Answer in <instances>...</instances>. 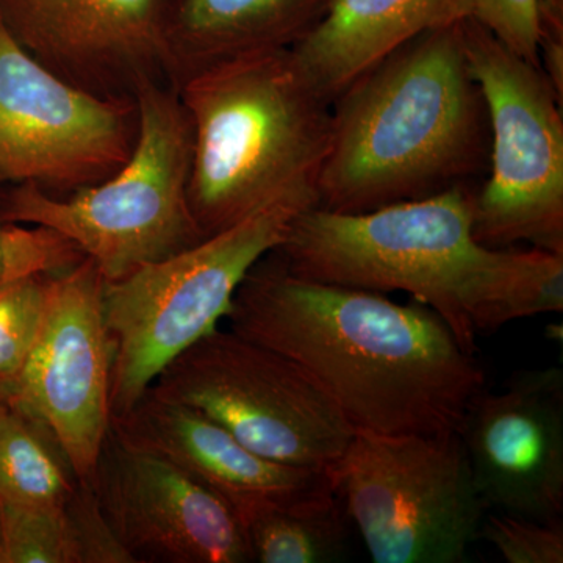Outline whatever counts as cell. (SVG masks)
I'll use <instances>...</instances> for the list:
<instances>
[{"label": "cell", "mask_w": 563, "mask_h": 563, "mask_svg": "<svg viewBox=\"0 0 563 563\" xmlns=\"http://www.w3.org/2000/svg\"><path fill=\"white\" fill-rule=\"evenodd\" d=\"M231 329L296 363L355 432L461 431L485 369L424 303L295 276L274 252L244 277Z\"/></svg>", "instance_id": "obj_1"}, {"label": "cell", "mask_w": 563, "mask_h": 563, "mask_svg": "<svg viewBox=\"0 0 563 563\" xmlns=\"http://www.w3.org/2000/svg\"><path fill=\"white\" fill-rule=\"evenodd\" d=\"M474 188L361 214L309 207L273 251L303 279L376 292L404 291L453 331L463 350L525 318L563 310V255L488 247L473 235Z\"/></svg>", "instance_id": "obj_2"}, {"label": "cell", "mask_w": 563, "mask_h": 563, "mask_svg": "<svg viewBox=\"0 0 563 563\" xmlns=\"http://www.w3.org/2000/svg\"><path fill=\"white\" fill-rule=\"evenodd\" d=\"M465 21L410 40L333 99L314 207L366 213L470 184L487 168L490 128Z\"/></svg>", "instance_id": "obj_3"}, {"label": "cell", "mask_w": 563, "mask_h": 563, "mask_svg": "<svg viewBox=\"0 0 563 563\" xmlns=\"http://www.w3.org/2000/svg\"><path fill=\"white\" fill-rule=\"evenodd\" d=\"M188 201L203 236L291 195L317 198L331 143L332 102L290 49L257 51L187 74Z\"/></svg>", "instance_id": "obj_4"}, {"label": "cell", "mask_w": 563, "mask_h": 563, "mask_svg": "<svg viewBox=\"0 0 563 563\" xmlns=\"http://www.w3.org/2000/svg\"><path fill=\"white\" fill-rule=\"evenodd\" d=\"M133 84L139 129L131 157L113 176L68 198L31 184L0 198V222L60 233L109 284L206 239L188 201L191 128L179 96L146 74Z\"/></svg>", "instance_id": "obj_5"}, {"label": "cell", "mask_w": 563, "mask_h": 563, "mask_svg": "<svg viewBox=\"0 0 563 563\" xmlns=\"http://www.w3.org/2000/svg\"><path fill=\"white\" fill-rule=\"evenodd\" d=\"M313 206L309 192L287 196L172 257L106 282L111 417L132 410L174 358L218 329L247 273L279 247L292 218Z\"/></svg>", "instance_id": "obj_6"}, {"label": "cell", "mask_w": 563, "mask_h": 563, "mask_svg": "<svg viewBox=\"0 0 563 563\" xmlns=\"http://www.w3.org/2000/svg\"><path fill=\"white\" fill-rule=\"evenodd\" d=\"M463 36L490 128V176L474 190V239L563 255V98L539 65L473 18Z\"/></svg>", "instance_id": "obj_7"}, {"label": "cell", "mask_w": 563, "mask_h": 563, "mask_svg": "<svg viewBox=\"0 0 563 563\" xmlns=\"http://www.w3.org/2000/svg\"><path fill=\"white\" fill-rule=\"evenodd\" d=\"M374 563H463L487 507L461 433L355 432L332 473Z\"/></svg>", "instance_id": "obj_8"}, {"label": "cell", "mask_w": 563, "mask_h": 563, "mask_svg": "<svg viewBox=\"0 0 563 563\" xmlns=\"http://www.w3.org/2000/svg\"><path fill=\"white\" fill-rule=\"evenodd\" d=\"M152 395L191 407L268 461L332 474L354 429L279 352L214 329L155 379Z\"/></svg>", "instance_id": "obj_9"}, {"label": "cell", "mask_w": 563, "mask_h": 563, "mask_svg": "<svg viewBox=\"0 0 563 563\" xmlns=\"http://www.w3.org/2000/svg\"><path fill=\"white\" fill-rule=\"evenodd\" d=\"M135 114L47 68L0 18V188L76 191L109 179L131 157Z\"/></svg>", "instance_id": "obj_10"}, {"label": "cell", "mask_w": 563, "mask_h": 563, "mask_svg": "<svg viewBox=\"0 0 563 563\" xmlns=\"http://www.w3.org/2000/svg\"><path fill=\"white\" fill-rule=\"evenodd\" d=\"M103 288L90 257L52 276L38 340L5 396L54 437L79 484L91 483L113 418Z\"/></svg>", "instance_id": "obj_11"}, {"label": "cell", "mask_w": 563, "mask_h": 563, "mask_svg": "<svg viewBox=\"0 0 563 563\" xmlns=\"http://www.w3.org/2000/svg\"><path fill=\"white\" fill-rule=\"evenodd\" d=\"M90 485L139 563L252 562L243 521L221 496L113 429Z\"/></svg>", "instance_id": "obj_12"}, {"label": "cell", "mask_w": 563, "mask_h": 563, "mask_svg": "<svg viewBox=\"0 0 563 563\" xmlns=\"http://www.w3.org/2000/svg\"><path fill=\"white\" fill-rule=\"evenodd\" d=\"M461 439L487 510L562 521L563 372L521 369L473 399Z\"/></svg>", "instance_id": "obj_13"}, {"label": "cell", "mask_w": 563, "mask_h": 563, "mask_svg": "<svg viewBox=\"0 0 563 563\" xmlns=\"http://www.w3.org/2000/svg\"><path fill=\"white\" fill-rule=\"evenodd\" d=\"M121 439L168 459L221 496L240 520L336 492L332 474L268 461L206 415L147 391L111 420Z\"/></svg>", "instance_id": "obj_14"}, {"label": "cell", "mask_w": 563, "mask_h": 563, "mask_svg": "<svg viewBox=\"0 0 563 563\" xmlns=\"http://www.w3.org/2000/svg\"><path fill=\"white\" fill-rule=\"evenodd\" d=\"M168 0H0V18L33 57L65 77L129 73L168 58Z\"/></svg>", "instance_id": "obj_15"}, {"label": "cell", "mask_w": 563, "mask_h": 563, "mask_svg": "<svg viewBox=\"0 0 563 563\" xmlns=\"http://www.w3.org/2000/svg\"><path fill=\"white\" fill-rule=\"evenodd\" d=\"M472 16L473 0H331L290 51L307 79L332 102L410 40Z\"/></svg>", "instance_id": "obj_16"}, {"label": "cell", "mask_w": 563, "mask_h": 563, "mask_svg": "<svg viewBox=\"0 0 563 563\" xmlns=\"http://www.w3.org/2000/svg\"><path fill=\"white\" fill-rule=\"evenodd\" d=\"M331 0H168V58L187 74L257 51L291 49Z\"/></svg>", "instance_id": "obj_17"}, {"label": "cell", "mask_w": 563, "mask_h": 563, "mask_svg": "<svg viewBox=\"0 0 563 563\" xmlns=\"http://www.w3.org/2000/svg\"><path fill=\"white\" fill-rule=\"evenodd\" d=\"M77 484L47 429L0 398V504L63 507Z\"/></svg>", "instance_id": "obj_18"}, {"label": "cell", "mask_w": 563, "mask_h": 563, "mask_svg": "<svg viewBox=\"0 0 563 563\" xmlns=\"http://www.w3.org/2000/svg\"><path fill=\"white\" fill-rule=\"evenodd\" d=\"M350 515L339 493L266 509L244 521L252 561L331 563L346 559Z\"/></svg>", "instance_id": "obj_19"}, {"label": "cell", "mask_w": 563, "mask_h": 563, "mask_svg": "<svg viewBox=\"0 0 563 563\" xmlns=\"http://www.w3.org/2000/svg\"><path fill=\"white\" fill-rule=\"evenodd\" d=\"M52 276L25 277L0 290V390L5 396L38 340L49 302Z\"/></svg>", "instance_id": "obj_20"}, {"label": "cell", "mask_w": 563, "mask_h": 563, "mask_svg": "<svg viewBox=\"0 0 563 563\" xmlns=\"http://www.w3.org/2000/svg\"><path fill=\"white\" fill-rule=\"evenodd\" d=\"M63 507L0 504V563H74Z\"/></svg>", "instance_id": "obj_21"}, {"label": "cell", "mask_w": 563, "mask_h": 563, "mask_svg": "<svg viewBox=\"0 0 563 563\" xmlns=\"http://www.w3.org/2000/svg\"><path fill=\"white\" fill-rule=\"evenodd\" d=\"M84 258L79 247L60 233L0 222V290L25 277L66 272Z\"/></svg>", "instance_id": "obj_22"}, {"label": "cell", "mask_w": 563, "mask_h": 563, "mask_svg": "<svg viewBox=\"0 0 563 563\" xmlns=\"http://www.w3.org/2000/svg\"><path fill=\"white\" fill-rule=\"evenodd\" d=\"M63 509L74 563H139L114 532L90 484H77Z\"/></svg>", "instance_id": "obj_23"}, {"label": "cell", "mask_w": 563, "mask_h": 563, "mask_svg": "<svg viewBox=\"0 0 563 563\" xmlns=\"http://www.w3.org/2000/svg\"><path fill=\"white\" fill-rule=\"evenodd\" d=\"M479 539L492 543L507 563H562V521L485 514Z\"/></svg>", "instance_id": "obj_24"}, {"label": "cell", "mask_w": 563, "mask_h": 563, "mask_svg": "<svg viewBox=\"0 0 563 563\" xmlns=\"http://www.w3.org/2000/svg\"><path fill=\"white\" fill-rule=\"evenodd\" d=\"M472 18L515 54L540 66L537 0H473Z\"/></svg>", "instance_id": "obj_25"}, {"label": "cell", "mask_w": 563, "mask_h": 563, "mask_svg": "<svg viewBox=\"0 0 563 563\" xmlns=\"http://www.w3.org/2000/svg\"><path fill=\"white\" fill-rule=\"evenodd\" d=\"M0 398H5V391L0 390Z\"/></svg>", "instance_id": "obj_26"}]
</instances>
